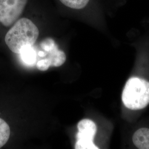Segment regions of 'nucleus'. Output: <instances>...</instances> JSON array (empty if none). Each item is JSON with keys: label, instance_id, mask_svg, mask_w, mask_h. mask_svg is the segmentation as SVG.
I'll list each match as a JSON object with an SVG mask.
<instances>
[{"label": "nucleus", "instance_id": "nucleus-6", "mask_svg": "<svg viewBox=\"0 0 149 149\" xmlns=\"http://www.w3.org/2000/svg\"><path fill=\"white\" fill-rule=\"evenodd\" d=\"M133 142L140 149H149V129L140 128L134 134Z\"/></svg>", "mask_w": 149, "mask_h": 149}, {"label": "nucleus", "instance_id": "nucleus-5", "mask_svg": "<svg viewBox=\"0 0 149 149\" xmlns=\"http://www.w3.org/2000/svg\"><path fill=\"white\" fill-rule=\"evenodd\" d=\"M78 133L76 134V149H98L93 143L97 132L95 122L88 119H82L77 124Z\"/></svg>", "mask_w": 149, "mask_h": 149}, {"label": "nucleus", "instance_id": "nucleus-9", "mask_svg": "<svg viewBox=\"0 0 149 149\" xmlns=\"http://www.w3.org/2000/svg\"><path fill=\"white\" fill-rule=\"evenodd\" d=\"M60 1L70 8L80 10L85 7L90 0H60Z\"/></svg>", "mask_w": 149, "mask_h": 149}, {"label": "nucleus", "instance_id": "nucleus-8", "mask_svg": "<svg viewBox=\"0 0 149 149\" xmlns=\"http://www.w3.org/2000/svg\"><path fill=\"white\" fill-rule=\"evenodd\" d=\"M19 54L23 63L28 66H33L36 63L37 54L32 46L24 49Z\"/></svg>", "mask_w": 149, "mask_h": 149}, {"label": "nucleus", "instance_id": "nucleus-3", "mask_svg": "<svg viewBox=\"0 0 149 149\" xmlns=\"http://www.w3.org/2000/svg\"><path fill=\"white\" fill-rule=\"evenodd\" d=\"M41 46L44 52L40 51L38 55L44 59L38 61V69L45 71L51 66L59 67L64 64L66 60V55L64 52L58 49L53 39H45L41 44Z\"/></svg>", "mask_w": 149, "mask_h": 149}, {"label": "nucleus", "instance_id": "nucleus-7", "mask_svg": "<svg viewBox=\"0 0 149 149\" xmlns=\"http://www.w3.org/2000/svg\"><path fill=\"white\" fill-rule=\"evenodd\" d=\"M11 136V128L3 119L0 117V148L3 147Z\"/></svg>", "mask_w": 149, "mask_h": 149}, {"label": "nucleus", "instance_id": "nucleus-1", "mask_svg": "<svg viewBox=\"0 0 149 149\" xmlns=\"http://www.w3.org/2000/svg\"><path fill=\"white\" fill-rule=\"evenodd\" d=\"M39 29L27 18L19 19L12 26L5 37L6 44L13 53L19 54L27 47H32L37 40Z\"/></svg>", "mask_w": 149, "mask_h": 149}, {"label": "nucleus", "instance_id": "nucleus-2", "mask_svg": "<svg viewBox=\"0 0 149 149\" xmlns=\"http://www.w3.org/2000/svg\"><path fill=\"white\" fill-rule=\"evenodd\" d=\"M124 105L131 110H140L149 104V82L133 77L127 81L123 91Z\"/></svg>", "mask_w": 149, "mask_h": 149}, {"label": "nucleus", "instance_id": "nucleus-4", "mask_svg": "<svg viewBox=\"0 0 149 149\" xmlns=\"http://www.w3.org/2000/svg\"><path fill=\"white\" fill-rule=\"evenodd\" d=\"M28 0H0V23L11 27L19 19Z\"/></svg>", "mask_w": 149, "mask_h": 149}]
</instances>
